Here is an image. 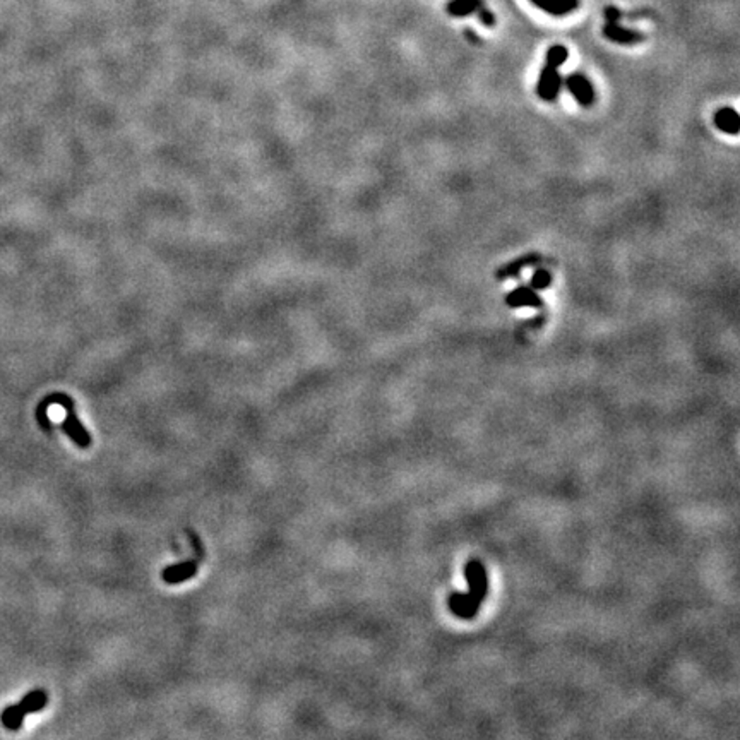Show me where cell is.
<instances>
[{"label":"cell","instance_id":"16","mask_svg":"<svg viewBox=\"0 0 740 740\" xmlns=\"http://www.w3.org/2000/svg\"><path fill=\"white\" fill-rule=\"evenodd\" d=\"M477 12H478V18H480V21H482L483 24H485V26H489V28L494 26V24H495V18H494V14H492V12L487 11L485 7H483V6H482L480 9H478Z\"/></svg>","mask_w":740,"mask_h":740},{"label":"cell","instance_id":"11","mask_svg":"<svg viewBox=\"0 0 740 740\" xmlns=\"http://www.w3.org/2000/svg\"><path fill=\"white\" fill-rule=\"evenodd\" d=\"M482 6V0H451L448 4V12L454 18H465L477 12Z\"/></svg>","mask_w":740,"mask_h":740},{"label":"cell","instance_id":"9","mask_svg":"<svg viewBox=\"0 0 740 740\" xmlns=\"http://www.w3.org/2000/svg\"><path fill=\"white\" fill-rule=\"evenodd\" d=\"M714 125L725 134H731V136H737L740 130V117L737 110L734 108H720L714 115Z\"/></svg>","mask_w":740,"mask_h":740},{"label":"cell","instance_id":"13","mask_svg":"<svg viewBox=\"0 0 740 740\" xmlns=\"http://www.w3.org/2000/svg\"><path fill=\"white\" fill-rule=\"evenodd\" d=\"M576 6H578V0H550L545 11L554 16H562L567 14L569 11H573Z\"/></svg>","mask_w":740,"mask_h":740},{"label":"cell","instance_id":"7","mask_svg":"<svg viewBox=\"0 0 740 740\" xmlns=\"http://www.w3.org/2000/svg\"><path fill=\"white\" fill-rule=\"evenodd\" d=\"M603 35L610 41H613V43L620 45H636L645 38L641 33L620 26L619 21H607V24L603 26Z\"/></svg>","mask_w":740,"mask_h":740},{"label":"cell","instance_id":"5","mask_svg":"<svg viewBox=\"0 0 740 740\" xmlns=\"http://www.w3.org/2000/svg\"><path fill=\"white\" fill-rule=\"evenodd\" d=\"M566 86L569 90L571 95L574 96V100L581 107H591L595 103V90H593L591 83L581 74H573L566 79Z\"/></svg>","mask_w":740,"mask_h":740},{"label":"cell","instance_id":"3","mask_svg":"<svg viewBox=\"0 0 740 740\" xmlns=\"http://www.w3.org/2000/svg\"><path fill=\"white\" fill-rule=\"evenodd\" d=\"M46 703H48L46 692L41 691V689H35V691L28 692L18 704L7 706V708L4 709L2 714H0L2 725L6 726L7 730H19L21 725H23L24 717H26V714L41 712Z\"/></svg>","mask_w":740,"mask_h":740},{"label":"cell","instance_id":"10","mask_svg":"<svg viewBox=\"0 0 740 740\" xmlns=\"http://www.w3.org/2000/svg\"><path fill=\"white\" fill-rule=\"evenodd\" d=\"M536 263H540V255H538V254H527V255H523V258H518L516 260H512V263L506 264V266H504V268H500L499 273H497V278H499V280L516 278L521 271H523V269H527L529 266H535Z\"/></svg>","mask_w":740,"mask_h":740},{"label":"cell","instance_id":"17","mask_svg":"<svg viewBox=\"0 0 740 740\" xmlns=\"http://www.w3.org/2000/svg\"><path fill=\"white\" fill-rule=\"evenodd\" d=\"M620 18V11H617L615 7H607V9H605V19L607 21H619Z\"/></svg>","mask_w":740,"mask_h":740},{"label":"cell","instance_id":"18","mask_svg":"<svg viewBox=\"0 0 740 740\" xmlns=\"http://www.w3.org/2000/svg\"><path fill=\"white\" fill-rule=\"evenodd\" d=\"M532 2L535 4V6L540 7V9H544V11H545V9H546V6H549L550 0H532Z\"/></svg>","mask_w":740,"mask_h":740},{"label":"cell","instance_id":"6","mask_svg":"<svg viewBox=\"0 0 740 740\" xmlns=\"http://www.w3.org/2000/svg\"><path fill=\"white\" fill-rule=\"evenodd\" d=\"M197 566H199L197 559H189V561L182 562V564L165 567V569L162 571V578L163 581L168 584H180L184 581H189V579H192L196 576Z\"/></svg>","mask_w":740,"mask_h":740},{"label":"cell","instance_id":"19","mask_svg":"<svg viewBox=\"0 0 740 740\" xmlns=\"http://www.w3.org/2000/svg\"><path fill=\"white\" fill-rule=\"evenodd\" d=\"M465 35H466V36H468V38H472V43H480V41H482V40H480V38H478V36H475L472 31H466V33H465Z\"/></svg>","mask_w":740,"mask_h":740},{"label":"cell","instance_id":"1","mask_svg":"<svg viewBox=\"0 0 740 740\" xmlns=\"http://www.w3.org/2000/svg\"><path fill=\"white\" fill-rule=\"evenodd\" d=\"M466 581L470 584V593H453L448 598V607L454 615L460 619H473L475 613L480 608L482 601L485 600L489 591V579L487 571L480 561L472 559L465 566Z\"/></svg>","mask_w":740,"mask_h":740},{"label":"cell","instance_id":"2","mask_svg":"<svg viewBox=\"0 0 740 740\" xmlns=\"http://www.w3.org/2000/svg\"><path fill=\"white\" fill-rule=\"evenodd\" d=\"M50 405H60L65 408V420L62 422V430H64L65 434L74 440V444H78L79 448H90L91 445L90 432H88L86 428L83 427V423L79 422L78 415H75L74 401L64 393L50 394V396H46L43 401L38 405V408H36L38 423H40L45 430H50V428H52V422H50L48 416H46V408H48Z\"/></svg>","mask_w":740,"mask_h":740},{"label":"cell","instance_id":"15","mask_svg":"<svg viewBox=\"0 0 740 740\" xmlns=\"http://www.w3.org/2000/svg\"><path fill=\"white\" fill-rule=\"evenodd\" d=\"M187 535H189V540L194 544V550L197 554V561H201V559H204V550H203V544H201V538L197 536L196 532H192V529H187Z\"/></svg>","mask_w":740,"mask_h":740},{"label":"cell","instance_id":"12","mask_svg":"<svg viewBox=\"0 0 740 740\" xmlns=\"http://www.w3.org/2000/svg\"><path fill=\"white\" fill-rule=\"evenodd\" d=\"M567 57H569V52H567L566 46L555 45V46H552V48H549V52H546L545 64L557 67L559 69V67H561L567 60Z\"/></svg>","mask_w":740,"mask_h":740},{"label":"cell","instance_id":"4","mask_svg":"<svg viewBox=\"0 0 740 740\" xmlns=\"http://www.w3.org/2000/svg\"><path fill=\"white\" fill-rule=\"evenodd\" d=\"M561 88H562V78H561V74H559L557 67L545 64L544 69H541L540 81H538V86H536L538 96H540L544 102H554V100L559 96V92H561Z\"/></svg>","mask_w":740,"mask_h":740},{"label":"cell","instance_id":"14","mask_svg":"<svg viewBox=\"0 0 740 740\" xmlns=\"http://www.w3.org/2000/svg\"><path fill=\"white\" fill-rule=\"evenodd\" d=\"M552 285V275H550L549 271H545V269H536L535 273H533L532 276V281H529V287H532L533 290H546Z\"/></svg>","mask_w":740,"mask_h":740},{"label":"cell","instance_id":"8","mask_svg":"<svg viewBox=\"0 0 740 740\" xmlns=\"http://www.w3.org/2000/svg\"><path fill=\"white\" fill-rule=\"evenodd\" d=\"M506 304L512 307V309H521V307H535V309H540V307L544 305V302H541L536 290H533L532 287H518L506 297Z\"/></svg>","mask_w":740,"mask_h":740}]
</instances>
